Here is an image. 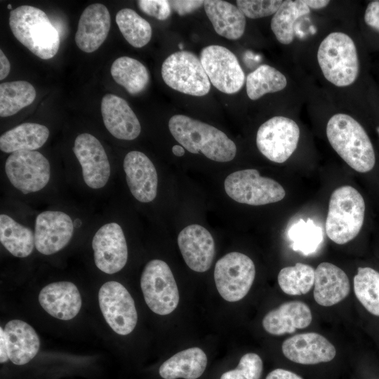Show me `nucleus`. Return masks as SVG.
<instances>
[{"label":"nucleus","mask_w":379,"mask_h":379,"mask_svg":"<svg viewBox=\"0 0 379 379\" xmlns=\"http://www.w3.org/2000/svg\"><path fill=\"white\" fill-rule=\"evenodd\" d=\"M11 65L2 50H0V80L4 79L9 74Z\"/></svg>","instance_id":"c03bdc74"},{"label":"nucleus","mask_w":379,"mask_h":379,"mask_svg":"<svg viewBox=\"0 0 379 379\" xmlns=\"http://www.w3.org/2000/svg\"><path fill=\"white\" fill-rule=\"evenodd\" d=\"M358 300L371 314L379 317V272L371 267H358L354 277Z\"/></svg>","instance_id":"f704fd0d"},{"label":"nucleus","mask_w":379,"mask_h":379,"mask_svg":"<svg viewBox=\"0 0 379 379\" xmlns=\"http://www.w3.org/2000/svg\"><path fill=\"white\" fill-rule=\"evenodd\" d=\"M310 8L321 9L326 7L329 3L328 0H304Z\"/></svg>","instance_id":"de8ad7c7"},{"label":"nucleus","mask_w":379,"mask_h":379,"mask_svg":"<svg viewBox=\"0 0 379 379\" xmlns=\"http://www.w3.org/2000/svg\"><path fill=\"white\" fill-rule=\"evenodd\" d=\"M34 86L26 81L4 82L0 84V116L10 117L31 105L36 98Z\"/></svg>","instance_id":"2f4dec72"},{"label":"nucleus","mask_w":379,"mask_h":379,"mask_svg":"<svg viewBox=\"0 0 379 379\" xmlns=\"http://www.w3.org/2000/svg\"><path fill=\"white\" fill-rule=\"evenodd\" d=\"M286 84V78L281 72L268 65H261L248 74L246 93L251 100H255L267 93L283 90Z\"/></svg>","instance_id":"473e14b6"},{"label":"nucleus","mask_w":379,"mask_h":379,"mask_svg":"<svg viewBox=\"0 0 379 379\" xmlns=\"http://www.w3.org/2000/svg\"><path fill=\"white\" fill-rule=\"evenodd\" d=\"M110 72L115 82L133 95L142 92L149 84L147 69L132 58L123 56L116 59L111 66Z\"/></svg>","instance_id":"c756f323"},{"label":"nucleus","mask_w":379,"mask_h":379,"mask_svg":"<svg viewBox=\"0 0 379 379\" xmlns=\"http://www.w3.org/2000/svg\"><path fill=\"white\" fill-rule=\"evenodd\" d=\"M172 152L178 157H181L185 154L184 147L178 145H175L172 147Z\"/></svg>","instance_id":"09e8293b"},{"label":"nucleus","mask_w":379,"mask_h":379,"mask_svg":"<svg viewBox=\"0 0 379 379\" xmlns=\"http://www.w3.org/2000/svg\"><path fill=\"white\" fill-rule=\"evenodd\" d=\"M161 72L165 84L180 93L204 96L211 89L200 59L191 52L180 51L168 55L162 63Z\"/></svg>","instance_id":"423d86ee"},{"label":"nucleus","mask_w":379,"mask_h":379,"mask_svg":"<svg viewBox=\"0 0 379 379\" xmlns=\"http://www.w3.org/2000/svg\"><path fill=\"white\" fill-rule=\"evenodd\" d=\"M74 231L73 220L67 213L61 211H43L35 220V248L43 255L54 254L69 244Z\"/></svg>","instance_id":"dca6fc26"},{"label":"nucleus","mask_w":379,"mask_h":379,"mask_svg":"<svg viewBox=\"0 0 379 379\" xmlns=\"http://www.w3.org/2000/svg\"><path fill=\"white\" fill-rule=\"evenodd\" d=\"M310 12L304 0L284 1L271 20V29L278 41L285 45L291 44L295 37V21Z\"/></svg>","instance_id":"7c9ffc66"},{"label":"nucleus","mask_w":379,"mask_h":379,"mask_svg":"<svg viewBox=\"0 0 379 379\" xmlns=\"http://www.w3.org/2000/svg\"><path fill=\"white\" fill-rule=\"evenodd\" d=\"M246 379H260L263 364L260 357L253 352L244 354L236 366Z\"/></svg>","instance_id":"58836bf2"},{"label":"nucleus","mask_w":379,"mask_h":379,"mask_svg":"<svg viewBox=\"0 0 379 379\" xmlns=\"http://www.w3.org/2000/svg\"><path fill=\"white\" fill-rule=\"evenodd\" d=\"M300 128L291 119L275 116L264 122L256 135L258 149L267 159L284 163L295 150Z\"/></svg>","instance_id":"9b49d317"},{"label":"nucleus","mask_w":379,"mask_h":379,"mask_svg":"<svg viewBox=\"0 0 379 379\" xmlns=\"http://www.w3.org/2000/svg\"><path fill=\"white\" fill-rule=\"evenodd\" d=\"M365 202L354 187L345 185L331 195L325 229L328 237L338 244H345L360 232L364 220Z\"/></svg>","instance_id":"20e7f679"},{"label":"nucleus","mask_w":379,"mask_h":379,"mask_svg":"<svg viewBox=\"0 0 379 379\" xmlns=\"http://www.w3.org/2000/svg\"><path fill=\"white\" fill-rule=\"evenodd\" d=\"M137 5L141 11L159 20H165L171 14L169 1L139 0L137 1Z\"/></svg>","instance_id":"ea45409f"},{"label":"nucleus","mask_w":379,"mask_h":379,"mask_svg":"<svg viewBox=\"0 0 379 379\" xmlns=\"http://www.w3.org/2000/svg\"><path fill=\"white\" fill-rule=\"evenodd\" d=\"M284 1L237 0V5L242 13L251 19H258L274 14Z\"/></svg>","instance_id":"4c0bfd02"},{"label":"nucleus","mask_w":379,"mask_h":379,"mask_svg":"<svg viewBox=\"0 0 379 379\" xmlns=\"http://www.w3.org/2000/svg\"><path fill=\"white\" fill-rule=\"evenodd\" d=\"M200 61L210 82L220 91L234 94L245 83V74L236 55L228 48L211 45L200 53Z\"/></svg>","instance_id":"f8f14e48"},{"label":"nucleus","mask_w":379,"mask_h":379,"mask_svg":"<svg viewBox=\"0 0 379 379\" xmlns=\"http://www.w3.org/2000/svg\"><path fill=\"white\" fill-rule=\"evenodd\" d=\"M0 241L13 256H29L35 247L34 232L12 217L5 213L0 215Z\"/></svg>","instance_id":"c85d7f7f"},{"label":"nucleus","mask_w":379,"mask_h":379,"mask_svg":"<svg viewBox=\"0 0 379 379\" xmlns=\"http://www.w3.org/2000/svg\"><path fill=\"white\" fill-rule=\"evenodd\" d=\"M9 360L16 365H24L38 353L40 340L35 330L20 319L9 321L4 327Z\"/></svg>","instance_id":"393cba45"},{"label":"nucleus","mask_w":379,"mask_h":379,"mask_svg":"<svg viewBox=\"0 0 379 379\" xmlns=\"http://www.w3.org/2000/svg\"><path fill=\"white\" fill-rule=\"evenodd\" d=\"M123 167L132 195L142 203L152 201L157 194L158 175L148 157L139 151H131L124 157Z\"/></svg>","instance_id":"a211bd4d"},{"label":"nucleus","mask_w":379,"mask_h":379,"mask_svg":"<svg viewBox=\"0 0 379 379\" xmlns=\"http://www.w3.org/2000/svg\"><path fill=\"white\" fill-rule=\"evenodd\" d=\"M42 308L52 317L61 320L75 317L81 307V297L69 281H57L44 286L39 294Z\"/></svg>","instance_id":"4be33fe9"},{"label":"nucleus","mask_w":379,"mask_h":379,"mask_svg":"<svg viewBox=\"0 0 379 379\" xmlns=\"http://www.w3.org/2000/svg\"><path fill=\"white\" fill-rule=\"evenodd\" d=\"M219 379H246L241 371L235 367L224 371L220 376Z\"/></svg>","instance_id":"49530a36"},{"label":"nucleus","mask_w":379,"mask_h":379,"mask_svg":"<svg viewBox=\"0 0 379 379\" xmlns=\"http://www.w3.org/2000/svg\"><path fill=\"white\" fill-rule=\"evenodd\" d=\"M227 194L233 200L251 206H261L282 200L286 194L277 181L260 175L255 169H245L230 174L225 180Z\"/></svg>","instance_id":"0eeeda50"},{"label":"nucleus","mask_w":379,"mask_h":379,"mask_svg":"<svg viewBox=\"0 0 379 379\" xmlns=\"http://www.w3.org/2000/svg\"><path fill=\"white\" fill-rule=\"evenodd\" d=\"M364 21L367 25L379 32V1H373L368 4Z\"/></svg>","instance_id":"79ce46f5"},{"label":"nucleus","mask_w":379,"mask_h":379,"mask_svg":"<svg viewBox=\"0 0 379 379\" xmlns=\"http://www.w3.org/2000/svg\"><path fill=\"white\" fill-rule=\"evenodd\" d=\"M48 128L37 123H22L4 133L0 149L5 153L21 150L34 151L41 147L49 137Z\"/></svg>","instance_id":"cd10ccee"},{"label":"nucleus","mask_w":379,"mask_h":379,"mask_svg":"<svg viewBox=\"0 0 379 379\" xmlns=\"http://www.w3.org/2000/svg\"><path fill=\"white\" fill-rule=\"evenodd\" d=\"M110 14L102 4H93L86 7L81 13L75 42L86 53L96 51L106 39L110 29Z\"/></svg>","instance_id":"412c9836"},{"label":"nucleus","mask_w":379,"mask_h":379,"mask_svg":"<svg viewBox=\"0 0 379 379\" xmlns=\"http://www.w3.org/2000/svg\"><path fill=\"white\" fill-rule=\"evenodd\" d=\"M265 379H302L300 376L290 371L277 368L270 371Z\"/></svg>","instance_id":"37998d69"},{"label":"nucleus","mask_w":379,"mask_h":379,"mask_svg":"<svg viewBox=\"0 0 379 379\" xmlns=\"http://www.w3.org/2000/svg\"><path fill=\"white\" fill-rule=\"evenodd\" d=\"M98 300L106 322L115 333L126 335L133 331L138 321L135 302L121 284L105 283L99 290Z\"/></svg>","instance_id":"ddd939ff"},{"label":"nucleus","mask_w":379,"mask_h":379,"mask_svg":"<svg viewBox=\"0 0 379 379\" xmlns=\"http://www.w3.org/2000/svg\"><path fill=\"white\" fill-rule=\"evenodd\" d=\"M317 60L324 77L338 87L351 85L357 79L359 63L354 42L347 34L334 32L321 42Z\"/></svg>","instance_id":"39448f33"},{"label":"nucleus","mask_w":379,"mask_h":379,"mask_svg":"<svg viewBox=\"0 0 379 379\" xmlns=\"http://www.w3.org/2000/svg\"><path fill=\"white\" fill-rule=\"evenodd\" d=\"M204 7L217 34L230 40L242 36L246 18L237 6L225 1L207 0L204 1Z\"/></svg>","instance_id":"bb28decb"},{"label":"nucleus","mask_w":379,"mask_h":379,"mask_svg":"<svg viewBox=\"0 0 379 379\" xmlns=\"http://www.w3.org/2000/svg\"><path fill=\"white\" fill-rule=\"evenodd\" d=\"M350 285L346 273L338 266L327 262L315 269L313 295L320 305L329 307L344 300Z\"/></svg>","instance_id":"5701e85b"},{"label":"nucleus","mask_w":379,"mask_h":379,"mask_svg":"<svg viewBox=\"0 0 379 379\" xmlns=\"http://www.w3.org/2000/svg\"><path fill=\"white\" fill-rule=\"evenodd\" d=\"M169 2L171 8L180 15L191 13L204 4V1L199 0H175Z\"/></svg>","instance_id":"a19ab883"},{"label":"nucleus","mask_w":379,"mask_h":379,"mask_svg":"<svg viewBox=\"0 0 379 379\" xmlns=\"http://www.w3.org/2000/svg\"><path fill=\"white\" fill-rule=\"evenodd\" d=\"M4 171L10 183L25 194L43 190L51 174L49 161L36 150L11 153L6 159Z\"/></svg>","instance_id":"9d476101"},{"label":"nucleus","mask_w":379,"mask_h":379,"mask_svg":"<svg viewBox=\"0 0 379 379\" xmlns=\"http://www.w3.org/2000/svg\"><path fill=\"white\" fill-rule=\"evenodd\" d=\"M115 20L124 39L132 46L142 48L149 42L152 34L151 25L135 11L121 9Z\"/></svg>","instance_id":"72a5a7b5"},{"label":"nucleus","mask_w":379,"mask_h":379,"mask_svg":"<svg viewBox=\"0 0 379 379\" xmlns=\"http://www.w3.org/2000/svg\"><path fill=\"white\" fill-rule=\"evenodd\" d=\"M7 7H8V9H11L12 8V5L9 4H8Z\"/></svg>","instance_id":"8fccbe9b"},{"label":"nucleus","mask_w":379,"mask_h":379,"mask_svg":"<svg viewBox=\"0 0 379 379\" xmlns=\"http://www.w3.org/2000/svg\"><path fill=\"white\" fill-rule=\"evenodd\" d=\"M171 133L184 148L193 154L201 152L208 159L227 162L236 156L235 143L217 128L182 114L168 121Z\"/></svg>","instance_id":"f257e3e1"},{"label":"nucleus","mask_w":379,"mask_h":379,"mask_svg":"<svg viewBox=\"0 0 379 379\" xmlns=\"http://www.w3.org/2000/svg\"><path fill=\"white\" fill-rule=\"evenodd\" d=\"M281 350L289 360L300 364H317L331 361L335 356L333 345L317 333L295 335L284 341Z\"/></svg>","instance_id":"6ab92c4d"},{"label":"nucleus","mask_w":379,"mask_h":379,"mask_svg":"<svg viewBox=\"0 0 379 379\" xmlns=\"http://www.w3.org/2000/svg\"><path fill=\"white\" fill-rule=\"evenodd\" d=\"M140 286L149 308L155 314L167 315L179 302V292L173 274L166 262L154 259L145 266Z\"/></svg>","instance_id":"6e6552de"},{"label":"nucleus","mask_w":379,"mask_h":379,"mask_svg":"<svg viewBox=\"0 0 379 379\" xmlns=\"http://www.w3.org/2000/svg\"><path fill=\"white\" fill-rule=\"evenodd\" d=\"M378 133H379V127H378Z\"/></svg>","instance_id":"603ef678"},{"label":"nucleus","mask_w":379,"mask_h":379,"mask_svg":"<svg viewBox=\"0 0 379 379\" xmlns=\"http://www.w3.org/2000/svg\"><path fill=\"white\" fill-rule=\"evenodd\" d=\"M326 136L338 154L354 170L366 173L374 167L372 143L361 125L351 116L338 113L328 120Z\"/></svg>","instance_id":"f03ea898"},{"label":"nucleus","mask_w":379,"mask_h":379,"mask_svg":"<svg viewBox=\"0 0 379 379\" xmlns=\"http://www.w3.org/2000/svg\"><path fill=\"white\" fill-rule=\"evenodd\" d=\"M288 237L292 241V248L305 255L316 251L323 240L321 229L311 220L300 219L292 225Z\"/></svg>","instance_id":"e433bc0d"},{"label":"nucleus","mask_w":379,"mask_h":379,"mask_svg":"<svg viewBox=\"0 0 379 379\" xmlns=\"http://www.w3.org/2000/svg\"><path fill=\"white\" fill-rule=\"evenodd\" d=\"M312 315L308 305L302 301H289L267 312L262 319V326L269 333L281 335L291 333L296 329L307 327Z\"/></svg>","instance_id":"b1692460"},{"label":"nucleus","mask_w":379,"mask_h":379,"mask_svg":"<svg viewBox=\"0 0 379 379\" xmlns=\"http://www.w3.org/2000/svg\"><path fill=\"white\" fill-rule=\"evenodd\" d=\"M92 248L95 264L104 273H117L126 264V240L122 227L117 222L102 225L93 237Z\"/></svg>","instance_id":"4468645a"},{"label":"nucleus","mask_w":379,"mask_h":379,"mask_svg":"<svg viewBox=\"0 0 379 379\" xmlns=\"http://www.w3.org/2000/svg\"><path fill=\"white\" fill-rule=\"evenodd\" d=\"M315 270L310 265L297 262L294 266L282 268L278 274L281 289L291 295L308 293L314 285Z\"/></svg>","instance_id":"c9c22d12"},{"label":"nucleus","mask_w":379,"mask_h":379,"mask_svg":"<svg viewBox=\"0 0 379 379\" xmlns=\"http://www.w3.org/2000/svg\"><path fill=\"white\" fill-rule=\"evenodd\" d=\"M208 359L199 347H191L177 352L159 368L162 379H199L206 371Z\"/></svg>","instance_id":"a878e982"},{"label":"nucleus","mask_w":379,"mask_h":379,"mask_svg":"<svg viewBox=\"0 0 379 379\" xmlns=\"http://www.w3.org/2000/svg\"><path fill=\"white\" fill-rule=\"evenodd\" d=\"M178 244L187 265L197 272L211 267L215 256V242L211 234L200 225L183 228L178 236Z\"/></svg>","instance_id":"f3484780"},{"label":"nucleus","mask_w":379,"mask_h":379,"mask_svg":"<svg viewBox=\"0 0 379 379\" xmlns=\"http://www.w3.org/2000/svg\"><path fill=\"white\" fill-rule=\"evenodd\" d=\"M255 267L253 260L239 252H230L215 266L214 280L221 297L228 302L244 298L253 283Z\"/></svg>","instance_id":"1a4fd4ad"},{"label":"nucleus","mask_w":379,"mask_h":379,"mask_svg":"<svg viewBox=\"0 0 379 379\" xmlns=\"http://www.w3.org/2000/svg\"><path fill=\"white\" fill-rule=\"evenodd\" d=\"M72 149L81 165L85 184L94 190L104 187L109 180L111 168L98 139L88 133H81L75 138Z\"/></svg>","instance_id":"2eb2a0df"},{"label":"nucleus","mask_w":379,"mask_h":379,"mask_svg":"<svg viewBox=\"0 0 379 379\" xmlns=\"http://www.w3.org/2000/svg\"><path fill=\"white\" fill-rule=\"evenodd\" d=\"M178 46H179V48H180V49H182V48H183V46H182V44H179V45H178Z\"/></svg>","instance_id":"3c124183"},{"label":"nucleus","mask_w":379,"mask_h":379,"mask_svg":"<svg viewBox=\"0 0 379 379\" xmlns=\"http://www.w3.org/2000/svg\"><path fill=\"white\" fill-rule=\"evenodd\" d=\"M9 360L4 331L0 328V362L5 363Z\"/></svg>","instance_id":"a18cd8bd"},{"label":"nucleus","mask_w":379,"mask_h":379,"mask_svg":"<svg viewBox=\"0 0 379 379\" xmlns=\"http://www.w3.org/2000/svg\"><path fill=\"white\" fill-rule=\"evenodd\" d=\"M103 123L109 133L120 140H133L141 132V126L127 102L116 95L106 94L102 99Z\"/></svg>","instance_id":"aec40b11"},{"label":"nucleus","mask_w":379,"mask_h":379,"mask_svg":"<svg viewBox=\"0 0 379 379\" xmlns=\"http://www.w3.org/2000/svg\"><path fill=\"white\" fill-rule=\"evenodd\" d=\"M9 26L14 36L37 57L53 58L60 47V34L47 15L27 5L10 12Z\"/></svg>","instance_id":"7ed1b4c3"}]
</instances>
